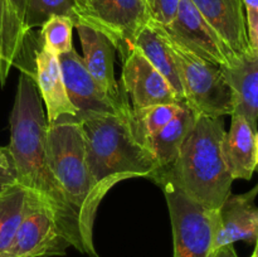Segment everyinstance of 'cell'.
<instances>
[{"label": "cell", "instance_id": "6da1fadb", "mask_svg": "<svg viewBox=\"0 0 258 257\" xmlns=\"http://www.w3.org/2000/svg\"><path fill=\"white\" fill-rule=\"evenodd\" d=\"M9 122L10 143L7 153L14 179L49 204L71 246L86 254L80 219L49 166L47 116L34 76L28 70H23L19 76Z\"/></svg>", "mask_w": 258, "mask_h": 257}, {"label": "cell", "instance_id": "7a4b0ae2", "mask_svg": "<svg viewBox=\"0 0 258 257\" xmlns=\"http://www.w3.org/2000/svg\"><path fill=\"white\" fill-rule=\"evenodd\" d=\"M80 122L93 186L102 198L125 179H153L159 166L151 151L136 139L131 111L91 116Z\"/></svg>", "mask_w": 258, "mask_h": 257}, {"label": "cell", "instance_id": "3957f363", "mask_svg": "<svg viewBox=\"0 0 258 257\" xmlns=\"http://www.w3.org/2000/svg\"><path fill=\"white\" fill-rule=\"evenodd\" d=\"M223 118L197 115L173 165L165 168L197 203L219 209L231 194L232 178L224 158Z\"/></svg>", "mask_w": 258, "mask_h": 257}, {"label": "cell", "instance_id": "277c9868", "mask_svg": "<svg viewBox=\"0 0 258 257\" xmlns=\"http://www.w3.org/2000/svg\"><path fill=\"white\" fill-rule=\"evenodd\" d=\"M47 153L50 169L80 219L86 254L100 257L93 243V224L103 198L93 186L80 121L66 116L48 123Z\"/></svg>", "mask_w": 258, "mask_h": 257}, {"label": "cell", "instance_id": "5b68a950", "mask_svg": "<svg viewBox=\"0 0 258 257\" xmlns=\"http://www.w3.org/2000/svg\"><path fill=\"white\" fill-rule=\"evenodd\" d=\"M151 180L161 186L173 228L174 257H214L219 227L218 209H209L189 198L165 168Z\"/></svg>", "mask_w": 258, "mask_h": 257}, {"label": "cell", "instance_id": "8992f818", "mask_svg": "<svg viewBox=\"0 0 258 257\" xmlns=\"http://www.w3.org/2000/svg\"><path fill=\"white\" fill-rule=\"evenodd\" d=\"M156 25L173 53L183 87L184 102L197 115L211 117L232 115L233 96L222 68L191 53L166 34L160 24L156 23Z\"/></svg>", "mask_w": 258, "mask_h": 257}, {"label": "cell", "instance_id": "52a82bcc", "mask_svg": "<svg viewBox=\"0 0 258 257\" xmlns=\"http://www.w3.org/2000/svg\"><path fill=\"white\" fill-rule=\"evenodd\" d=\"M62 68L66 90L71 102L77 110L76 120L82 121L91 116L125 115L130 112L128 101H117L98 85L83 63L75 48L58 55Z\"/></svg>", "mask_w": 258, "mask_h": 257}, {"label": "cell", "instance_id": "ba28073f", "mask_svg": "<svg viewBox=\"0 0 258 257\" xmlns=\"http://www.w3.org/2000/svg\"><path fill=\"white\" fill-rule=\"evenodd\" d=\"M71 247L49 204L33 191L29 209L9 251L17 257L63 256Z\"/></svg>", "mask_w": 258, "mask_h": 257}, {"label": "cell", "instance_id": "9c48e42d", "mask_svg": "<svg viewBox=\"0 0 258 257\" xmlns=\"http://www.w3.org/2000/svg\"><path fill=\"white\" fill-rule=\"evenodd\" d=\"M150 20L145 0H92L81 23L108 35L122 55L133 45L139 30Z\"/></svg>", "mask_w": 258, "mask_h": 257}, {"label": "cell", "instance_id": "30bf717a", "mask_svg": "<svg viewBox=\"0 0 258 257\" xmlns=\"http://www.w3.org/2000/svg\"><path fill=\"white\" fill-rule=\"evenodd\" d=\"M161 27L183 47L213 65L224 67L236 58L191 0H181L173 22Z\"/></svg>", "mask_w": 258, "mask_h": 257}, {"label": "cell", "instance_id": "8fae6325", "mask_svg": "<svg viewBox=\"0 0 258 257\" xmlns=\"http://www.w3.org/2000/svg\"><path fill=\"white\" fill-rule=\"evenodd\" d=\"M121 57L123 67L120 86L126 97L130 98L131 108L140 110L163 103L183 102L165 77L135 45H130Z\"/></svg>", "mask_w": 258, "mask_h": 257}, {"label": "cell", "instance_id": "7c38bea8", "mask_svg": "<svg viewBox=\"0 0 258 257\" xmlns=\"http://www.w3.org/2000/svg\"><path fill=\"white\" fill-rule=\"evenodd\" d=\"M222 42L236 57L254 52L243 0H191Z\"/></svg>", "mask_w": 258, "mask_h": 257}, {"label": "cell", "instance_id": "4fadbf2b", "mask_svg": "<svg viewBox=\"0 0 258 257\" xmlns=\"http://www.w3.org/2000/svg\"><path fill=\"white\" fill-rule=\"evenodd\" d=\"M258 196V183L244 194H229L219 212L216 249L237 241L256 243L258 239V207L254 199Z\"/></svg>", "mask_w": 258, "mask_h": 257}, {"label": "cell", "instance_id": "5bb4252c", "mask_svg": "<svg viewBox=\"0 0 258 257\" xmlns=\"http://www.w3.org/2000/svg\"><path fill=\"white\" fill-rule=\"evenodd\" d=\"M82 45V60L86 68L101 87L117 101H128L113 72L116 47L112 40L101 30L87 24L75 25Z\"/></svg>", "mask_w": 258, "mask_h": 257}, {"label": "cell", "instance_id": "9a60e30c", "mask_svg": "<svg viewBox=\"0 0 258 257\" xmlns=\"http://www.w3.org/2000/svg\"><path fill=\"white\" fill-rule=\"evenodd\" d=\"M34 80L38 91L47 108L48 123H53L60 117H76L77 110L71 102L63 80L62 68L57 54L40 45L35 50Z\"/></svg>", "mask_w": 258, "mask_h": 257}, {"label": "cell", "instance_id": "2e32d148", "mask_svg": "<svg viewBox=\"0 0 258 257\" xmlns=\"http://www.w3.org/2000/svg\"><path fill=\"white\" fill-rule=\"evenodd\" d=\"M221 68L233 96V113L246 118L247 122L257 130L258 55L256 50L251 54L236 57L231 65Z\"/></svg>", "mask_w": 258, "mask_h": 257}, {"label": "cell", "instance_id": "e0dca14e", "mask_svg": "<svg viewBox=\"0 0 258 257\" xmlns=\"http://www.w3.org/2000/svg\"><path fill=\"white\" fill-rule=\"evenodd\" d=\"M231 128L223 143L224 158L233 179L249 180L256 170L254 135L257 131L242 116L231 115Z\"/></svg>", "mask_w": 258, "mask_h": 257}, {"label": "cell", "instance_id": "ac0fdd59", "mask_svg": "<svg viewBox=\"0 0 258 257\" xmlns=\"http://www.w3.org/2000/svg\"><path fill=\"white\" fill-rule=\"evenodd\" d=\"M197 113L183 102L173 120L166 123L160 131L146 140L145 146L151 151L159 168H168L175 163L186 136L190 133Z\"/></svg>", "mask_w": 258, "mask_h": 257}, {"label": "cell", "instance_id": "d6986e66", "mask_svg": "<svg viewBox=\"0 0 258 257\" xmlns=\"http://www.w3.org/2000/svg\"><path fill=\"white\" fill-rule=\"evenodd\" d=\"M29 33L9 0H0V86H4L13 66L22 70Z\"/></svg>", "mask_w": 258, "mask_h": 257}, {"label": "cell", "instance_id": "ffe728a7", "mask_svg": "<svg viewBox=\"0 0 258 257\" xmlns=\"http://www.w3.org/2000/svg\"><path fill=\"white\" fill-rule=\"evenodd\" d=\"M133 44L143 53L144 57L153 65V67L165 77V80L178 93L179 98L184 102L183 87L173 53L154 20H150L139 30Z\"/></svg>", "mask_w": 258, "mask_h": 257}, {"label": "cell", "instance_id": "44dd1931", "mask_svg": "<svg viewBox=\"0 0 258 257\" xmlns=\"http://www.w3.org/2000/svg\"><path fill=\"white\" fill-rule=\"evenodd\" d=\"M33 191L15 179L0 185V252L9 251L29 209Z\"/></svg>", "mask_w": 258, "mask_h": 257}, {"label": "cell", "instance_id": "7402d4cb", "mask_svg": "<svg viewBox=\"0 0 258 257\" xmlns=\"http://www.w3.org/2000/svg\"><path fill=\"white\" fill-rule=\"evenodd\" d=\"M53 15L68 17L77 25L82 20V10L76 0H27L24 27L28 32L40 28Z\"/></svg>", "mask_w": 258, "mask_h": 257}, {"label": "cell", "instance_id": "603a6c76", "mask_svg": "<svg viewBox=\"0 0 258 257\" xmlns=\"http://www.w3.org/2000/svg\"><path fill=\"white\" fill-rule=\"evenodd\" d=\"M183 102L163 103L150 107L134 110L131 108V121L136 139L145 146L146 140L160 131L181 108Z\"/></svg>", "mask_w": 258, "mask_h": 257}, {"label": "cell", "instance_id": "cb8c5ba5", "mask_svg": "<svg viewBox=\"0 0 258 257\" xmlns=\"http://www.w3.org/2000/svg\"><path fill=\"white\" fill-rule=\"evenodd\" d=\"M73 28L75 24L68 17L53 15L40 27L42 45L57 55L70 52L73 48Z\"/></svg>", "mask_w": 258, "mask_h": 257}, {"label": "cell", "instance_id": "d4e9b609", "mask_svg": "<svg viewBox=\"0 0 258 257\" xmlns=\"http://www.w3.org/2000/svg\"><path fill=\"white\" fill-rule=\"evenodd\" d=\"M181 0H149L151 19L160 25H169L173 22Z\"/></svg>", "mask_w": 258, "mask_h": 257}, {"label": "cell", "instance_id": "484cf974", "mask_svg": "<svg viewBox=\"0 0 258 257\" xmlns=\"http://www.w3.org/2000/svg\"><path fill=\"white\" fill-rule=\"evenodd\" d=\"M247 27L252 45L258 38V0H243Z\"/></svg>", "mask_w": 258, "mask_h": 257}, {"label": "cell", "instance_id": "4316f807", "mask_svg": "<svg viewBox=\"0 0 258 257\" xmlns=\"http://www.w3.org/2000/svg\"><path fill=\"white\" fill-rule=\"evenodd\" d=\"M9 2L10 4H12L14 12L17 13L18 18L22 20L23 25H24V14H25V4H27V0H9Z\"/></svg>", "mask_w": 258, "mask_h": 257}, {"label": "cell", "instance_id": "83f0119b", "mask_svg": "<svg viewBox=\"0 0 258 257\" xmlns=\"http://www.w3.org/2000/svg\"><path fill=\"white\" fill-rule=\"evenodd\" d=\"M214 257H238L233 244H227V246L221 247L216 251Z\"/></svg>", "mask_w": 258, "mask_h": 257}, {"label": "cell", "instance_id": "f1b7e54d", "mask_svg": "<svg viewBox=\"0 0 258 257\" xmlns=\"http://www.w3.org/2000/svg\"><path fill=\"white\" fill-rule=\"evenodd\" d=\"M0 168L13 173L12 164H10V159L7 153V149H3V148H0Z\"/></svg>", "mask_w": 258, "mask_h": 257}, {"label": "cell", "instance_id": "f546056e", "mask_svg": "<svg viewBox=\"0 0 258 257\" xmlns=\"http://www.w3.org/2000/svg\"><path fill=\"white\" fill-rule=\"evenodd\" d=\"M76 2H77L78 7L81 8V10H82V20H83V18H85L86 14L88 13V9H90V5L91 3H92V0H76ZM82 20H81V22H82ZM80 23H78V24H80Z\"/></svg>", "mask_w": 258, "mask_h": 257}, {"label": "cell", "instance_id": "4dcf8cb0", "mask_svg": "<svg viewBox=\"0 0 258 257\" xmlns=\"http://www.w3.org/2000/svg\"><path fill=\"white\" fill-rule=\"evenodd\" d=\"M13 179H14V174L0 168V185L4 183H7V181L13 180Z\"/></svg>", "mask_w": 258, "mask_h": 257}, {"label": "cell", "instance_id": "1f68e13d", "mask_svg": "<svg viewBox=\"0 0 258 257\" xmlns=\"http://www.w3.org/2000/svg\"><path fill=\"white\" fill-rule=\"evenodd\" d=\"M254 155H256V165L258 166V131L254 135Z\"/></svg>", "mask_w": 258, "mask_h": 257}, {"label": "cell", "instance_id": "d6a6232c", "mask_svg": "<svg viewBox=\"0 0 258 257\" xmlns=\"http://www.w3.org/2000/svg\"><path fill=\"white\" fill-rule=\"evenodd\" d=\"M0 257H17L14 253H12L10 251H4L0 252Z\"/></svg>", "mask_w": 258, "mask_h": 257}, {"label": "cell", "instance_id": "836d02e7", "mask_svg": "<svg viewBox=\"0 0 258 257\" xmlns=\"http://www.w3.org/2000/svg\"><path fill=\"white\" fill-rule=\"evenodd\" d=\"M253 48H254V50H256V53H257V55H258V38H257L256 42L253 43Z\"/></svg>", "mask_w": 258, "mask_h": 257}, {"label": "cell", "instance_id": "e575fe53", "mask_svg": "<svg viewBox=\"0 0 258 257\" xmlns=\"http://www.w3.org/2000/svg\"><path fill=\"white\" fill-rule=\"evenodd\" d=\"M253 254H254V256H256V257H258V239H257V242H256V248H254Z\"/></svg>", "mask_w": 258, "mask_h": 257}, {"label": "cell", "instance_id": "d590c367", "mask_svg": "<svg viewBox=\"0 0 258 257\" xmlns=\"http://www.w3.org/2000/svg\"><path fill=\"white\" fill-rule=\"evenodd\" d=\"M145 2H146V4H148V5H149V0H145Z\"/></svg>", "mask_w": 258, "mask_h": 257}, {"label": "cell", "instance_id": "8d00e7d4", "mask_svg": "<svg viewBox=\"0 0 258 257\" xmlns=\"http://www.w3.org/2000/svg\"><path fill=\"white\" fill-rule=\"evenodd\" d=\"M251 257H256V256H254V254H252V256Z\"/></svg>", "mask_w": 258, "mask_h": 257}, {"label": "cell", "instance_id": "74e56055", "mask_svg": "<svg viewBox=\"0 0 258 257\" xmlns=\"http://www.w3.org/2000/svg\"><path fill=\"white\" fill-rule=\"evenodd\" d=\"M256 170H258V166H257V168H256Z\"/></svg>", "mask_w": 258, "mask_h": 257}]
</instances>
